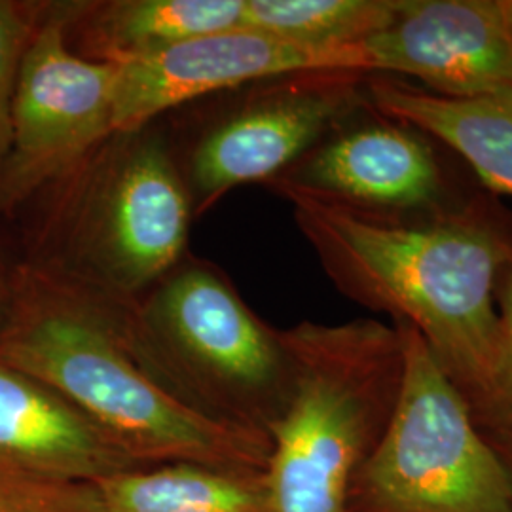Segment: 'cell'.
Here are the masks:
<instances>
[{"label":"cell","instance_id":"obj_1","mask_svg":"<svg viewBox=\"0 0 512 512\" xmlns=\"http://www.w3.org/2000/svg\"><path fill=\"white\" fill-rule=\"evenodd\" d=\"M289 203L334 287L416 330L484 429L499 351L497 283L511 247L465 220L408 226L304 198Z\"/></svg>","mask_w":512,"mask_h":512},{"label":"cell","instance_id":"obj_2","mask_svg":"<svg viewBox=\"0 0 512 512\" xmlns=\"http://www.w3.org/2000/svg\"><path fill=\"white\" fill-rule=\"evenodd\" d=\"M129 306L25 264L10 279L0 361L52 387L150 465L268 471L272 440L205 420L169 391L135 342Z\"/></svg>","mask_w":512,"mask_h":512},{"label":"cell","instance_id":"obj_3","mask_svg":"<svg viewBox=\"0 0 512 512\" xmlns=\"http://www.w3.org/2000/svg\"><path fill=\"white\" fill-rule=\"evenodd\" d=\"M37 198L33 266L84 291L133 302L188 253L194 213L165 118L114 131Z\"/></svg>","mask_w":512,"mask_h":512},{"label":"cell","instance_id":"obj_4","mask_svg":"<svg viewBox=\"0 0 512 512\" xmlns=\"http://www.w3.org/2000/svg\"><path fill=\"white\" fill-rule=\"evenodd\" d=\"M291 401L272 429L277 512H349L353 486L384 439L403 384V338L374 319L285 329Z\"/></svg>","mask_w":512,"mask_h":512},{"label":"cell","instance_id":"obj_5","mask_svg":"<svg viewBox=\"0 0 512 512\" xmlns=\"http://www.w3.org/2000/svg\"><path fill=\"white\" fill-rule=\"evenodd\" d=\"M150 368L190 410L220 427L272 440L291 401L285 330L262 321L219 264L186 255L129 306Z\"/></svg>","mask_w":512,"mask_h":512},{"label":"cell","instance_id":"obj_6","mask_svg":"<svg viewBox=\"0 0 512 512\" xmlns=\"http://www.w3.org/2000/svg\"><path fill=\"white\" fill-rule=\"evenodd\" d=\"M403 384L349 512H512V471L458 387L410 327Z\"/></svg>","mask_w":512,"mask_h":512},{"label":"cell","instance_id":"obj_7","mask_svg":"<svg viewBox=\"0 0 512 512\" xmlns=\"http://www.w3.org/2000/svg\"><path fill=\"white\" fill-rule=\"evenodd\" d=\"M365 74L302 73L258 80L165 116L194 220L234 188L281 175L330 129L365 107Z\"/></svg>","mask_w":512,"mask_h":512},{"label":"cell","instance_id":"obj_8","mask_svg":"<svg viewBox=\"0 0 512 512\" xmlns=\"http://www.w3.org/2000/svg\"><path fill=\"white\" fill-rule=\"evenodd\" d=\"M114 80V67L69 48L57 2H50L19 69L0 213L31 202L116 131Z\"/></svg>","mask_w":512,"mask_h":512},{"label":"cell","instance_id":"obj_9","mask_svg":"<svg viewBox=\"0 0 512 512\" xmlns=\"http://www.w3.org/2000/svg\"><path fill=\"white\" fill-rule=\"evenodd\" d=\"M114 129L143 128L190 103L258 80L302 73H370L363 42L311 46L253 29L192 38L114 67Z\"/></svg>","mask_w":512,"mask_h":512},{"label":"cell","instance_id":"obj_10","mask_svg":"<svg viewBox=\"0 0 512 512\" xmlns=\"http://www.w3.org/2000/svg\"><path fill=\"white\" fill-rule=\"evenodd\" d=\"M346 120L264 188L287 202L304 198L363 215L423 207L439 196V164L414 131Z\"/></svg>","mask_w":512,"mask_h":512},{"label":"cell","instance_id":"obj_11","mask_svg":"<svg viewBox=\"0 0 512 512\" xmlns=\"http://www.w3.org/2000/svg\"><path fill=\"white\" fill-rule=\"evenodd\" d=\"M363 46L370 73L412 76L439 95L512 90V35L495 0H410Z\"/></svg>","mask_w":512,"mask_h":512},{"label":"cell","instance_id":"obj_12","mask_svg":"<svg viewBox=\"0 0 512 512\" xmlns=\"http://www.w3.org/2000/svg\"><path fill=\"white\" fill-rule=\"evenodd\" d=\"M147 467L52 387L0 361V471L97 484Z\"/></svg>","mask_w":512,"mask_h":512},{"label":"cell","instance_id":"obj_13","mask_svg":"<svg viewBox=\"0 0 512 512\" xmlns=\"http://www.w3.org/2000/svg\"><path fill=\"white\" fill-rule=\"evenodd\" d=\"M57 12L74 54L120 67L241 29L243 0H74L57 2Z\"/></svg>","mask_w":512,"mask_h":512},{"label":"cell","instance_id":"obj_14","mask_svg":"<svg viewBox=\"0 0 512 512\" xmlns=\"http://www.w3.org/2000/svg\"><path fill=\"white\" fill-rule=\"evenodd\" d=\"M365 105L389 122L437 137L494 192L512 198V90L448 97L399 80H365Z\"/></svg>","mask_w":512,"mask_h":512},{"label":"cell","instance_id":"obj_15","mask_svg":"<svg viewBox=\"0 0 512 512\" xmlns=\"http://www.w3.org/2000/svg\"><path fill=\"white\" fill-rule=\"evenodd\" d=\"M107 512H277L266 471L160 463L95 484Z\"/></svg>","mask_w":512,"mask_h":512},{"label":"cell","instance_id":"obj_16","mask_svg":"<svg viewBox=\"0 0 512 512\" xmlns=\"http://www.w3.org/2000/svg\"><path fill=\"white\" fill-rule=\"evenodd\" d=\"M410 0H243L241 29L311 46L363 42L399 18Z\"/></svg>","mask_w":512,"mask_h":512},{"label":"cell","instance_id":"obj_17","mask_svg":"<svg viewBox=\"0 0 512 512\" xmlns=\"http://www.w3.org/2000/svg\"><path fill=\"white\" fill-rule=\"evenodd\" d=\"M48 8L50 2L0 0V169L8 154L19 69Z\"/></svg>","mask_w":512,"mask_h":512},{"label":"cell","instance_id":"obj_18","mask_svg":"<svg viewBox=\"0 0 512 512\" xmlns=\"http://www.w3.org/2000/svg\"><path fill=\"white\" fill-rule=\"evenodd\" d=\"M0 512H107L95 484L0 471Z\"/></svg>","mask_w":512,"mask_h":512},{"label":"cell","instance_id":"obj_19","mask_svg":"<svg viewBox=\"0 0 512 512\" xmlns=\"http://www.w3.org/2000/svg\"><path fill=\"white\" fill-rule=\"evenodd\" d=\"M497 311L499 351L495 368L492 412L484 427L486 433L512 427V264L503 270L497 283Z\"/></svg>","mask_w":512,"mask_h":512},{"label":"cell","instance_id":"obj_20","mask_svg":"<svg viewBox=\"0 0 512 512\" xmlns=\"http://www.w3.org/2000/svg\"><path fill=\"white\" fill-rule=\"evenodd\" d=\"M486 435L494 442L497 452L507 461V465H509V469L512 471V427L492 431V433H486Z\"/></svg>","mask_w":512,"mask_h":512},{"label":"cell","instance_id":"obj_21","mask_svg":"<svg viewBox=\"0 0 512 512\" xmlns=\"http://www.w3.org/2000/svg\"><path fill=\"white\" fill-rule=\"evenodd\" d=\"M495 8L512 35V0H495Z\"/></svg>","mask_w":512,"mask_h":512},{"label":"cell","instance_id":"obj_22","mask_svg":"<svg viewBox=\"0 0 512 512\" xmlns=\"http://www.w3.org/2000/svg\"><path fill=\"white\" fill-rule=\"evenodd\" d=\"M8 300H10V279H8V283L0 277V323H2V319H4V313H6V308H8Z\"/></svg>","mask_w":512,"mask_h":512}]
</instances>
